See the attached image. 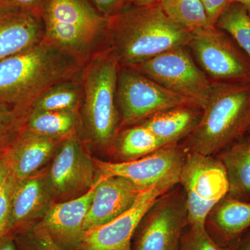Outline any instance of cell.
Listing matches in <instances>:
<instances>
[{"instance_id": "cell-1", "label": "cell", "mask_w": 250, "mask_h": 250, "mask_svg": "<svg viewBox=\"0 0 250 250\" xmlns=\"http://www.w3.org/2000/svg\"><path fill=\"white\" fill-rule=\"evenodd\" d=\"M191 31L174 22L159 3L128 4L108 18L107 46L122 67H131L159 54L187 47Z\"/></svg>"}, {"instance_id": "cell-2", "label": "cell", "mask_w": 250, "mask_h": 250, "mask_svg": "<svg viewBox=\"0 0 250 250\" xmlns=\"http://www.w3.org/2000/svg\"><path fill=\"white\" fill-rule=\"evenodd\" d=\"M83 65L43 39L0 62V104L24 116L41 94L56 83L77 78Z\"/></svg>"}, {"instance_id": "cell-3", "label": "cell", "mask_w": 250, "mask_h": 250, "mask_svg": "<svg viewBox=\"0 0 250 250\" xmlns=\"http://www.w3.org/2000/svg\"><path fill=\"white\" fill-rule=\"evenodd\" d=\"M200 123L186 138L189 152L213 156L248 133L250 83H214Z\"/></svg>"}, {"instance_id": "cell-4", "label": "cell", "mask_w": 250, "mask_h": 250, "mask_svg": "<svg viewBox=\"0 0 250 250\" xmlns=\"http://www.w3.org/2000/svg\"><path fill=\"white\" fill-rule=\"evenodd\" d=\"M40 14L44 40L83 64L99 42L106 40L108 18L89 0H42Z\"/></svg>"}, {"instance_id": "cell-5", "label": "cell", "mask_w": 250, "mask_h": 250, "mask_svg": "<svg viewBox=\"0 0 250 250\" xmlns=\"http://www.w3.org/2000/svg\"><path fill=\"white\" fill-rule=\"evenodd\" d=\"M119 62L111 49L97 51L81 72L85 123L93 139L107 146L116 139L119 113L117 108V83Z\"/></svg>"}, {"instance_id": "cell-6", "label": "cell", "mask_w": 250, "mask_h": 250, "mask_svg": "<svg viewBox=\"0 0 250 250\" xmlns=\"http://www.w3.org/2000/svg\"><path fill=\"white\" fill-rule=\"evenodd\" d=\"M179 184L185 192L188 225L206 228L210 212L229 191L223 163L213 156L189 152L186 155Z\"/></svg>"}, {"instance_id": "cell-7", "label": "cell", "mask_w": 250, "mask_h": 250, "mask_svg": "<svg viewBox=\"0 0 250 250\" xmlns=\"http://www.w3.org/2000/svg\"><path fill=\"white\" fill-rule=\"evenodd\" d=\"M188 48L214 83H250V59L232 38L216 27L191 31Z\"/></svg>"}, {"instance_id": "cell-8", "label": "cell", "mask_w": 250, "mask_h": 250, "mask_svg": "<svg viewBox=\"0 0 250 250\" xmlns=\"http://www.w3.org/2000/svg\"><path fill=\"white\" fill-rule=\"evenodd\" d=\"M188 49L187 47L171 49L129 67L202 109L209 98L212 82Z\"/></svg>"}, {"instance_id": "cell-9", "label": "cell", "mask_w": 250, "mask_h": 250, "mask_svg": "<svg viewBox=\"0 0 250 250\" xmlns=\"http://www.w3.org/2000/svg\"><path fill=\"white\" fill-rule=\"evenodd\" d=\"M117 103L125 125L143 121L169 108L196 106L135 69L122 66L118 71Z\"/></svg>"}, {"instance_id": "cell-10", "label": "cell", "mask_w": 250, "mask_h": 250, "mask_svg": "<svg viewBox=\"0 0 250 250\" xmlns=\"http://www.w3.org/2000/svg\"><path fill=\"white\" fill-rule=\"evenodd\" d=\"M179 177L166 179L143 190L134 205L114 220L83 233L75 250H132L138 227L156 202L179 183Z\"/></svg>"}, {"instance_id": "cell-11", "label": "cell", "mask_w": 250, "mask_h": 250, "mask_svg": "<svg viewBox=\"0 0 250 250\" xmlns=\"http://www.w3.org/2000/svg\"><path fill=\"white\" fill-rule=\"evenodd\" d=\"M187 153L177 143L167 145L136 160L119 163L95 160L100 176H118L143 190L171 177H179Z\"/></svg>"}, {"instance_id": "cell-12", "label": "cell", "mask_w": 250, "mask_h": 250, "mask_svg": "<svg viewBox=\"0 0 250 250\" xmlns=\"http://www.w3.org/2000/svg\"><path fill=\"white\" fill-rule=\"evenodd\" d=\"M188 223L185 200L161 197L140 223L134 250H179Z\"/></svg>"}, {"instance_id": "cell-13", "label": "cell", "mask_w": 250, "mask_h": 250, "mask_svg": "<svg viewBox=\"0 0 250 250\" xmlns=\"http://www.w3.org/2000/svg\"><path fill=\"white\" fill-rule=\"evenodd\" d=\"M95 161L83 150L75 136L62 143L49 172V184L58 194L90 188L96 182Z\"/></svg>"}, {"instance_id": "cell-14", "label": "cell", "mask_w": 250, "mask_h": 250, "mask_svg": "<svg viewBox=\"0 0 250 250\" xmlns=\"http://www.w3.org/2000/svg\"><path fill=\"white\" fill-rule=\"evenodd\" d=\"M143 190L123 177L99 176L93 201L83 223V232L123 214L134 205Z\"/></svg>"}, {"instance_id": "cell-15", "label": "cell", "mask_w": 250, "mask_h": 250, "mask_svg": "<svg viewBox=\"0 0 250 250\" xmlns=\"http://www.w3.org/2000/svg\"><path fill=\"white\" fill-rule=\"evenodd\" d=\"M96 182L82 196L51 206L41 223L36 225L45 230L62 249L75 250L78 246L83 236V223L93 201Z\"/></svg>"}, {"instance_id": "cell-16", "label": "cell", "mask_w": 250, "mask_h": 250, "mask_svg": "<svg viewBox=\"0 0 250 250\" xmlns=\"http://www.w3.org/2000/svg\"><path fill=\"white\" fill-rule=\"evenodd\" d=\"M44 36L40 11L0 1V62L39 43Z\"/></svg>"}, {"instance_id": "cell-17", "label": "cell", "mask_w": 250, "mask_h": 250, "mask_svg": "<svg viewBox=\"0 0 250 250\" xmlns=\"http://www.w3.org/2000/svg\"><path fill=\"white\" fill-rule=\"evenodd\" d=\"M58 140L20 129L4 151L11 175L19 182L34 175L52 155Z\"/></svg>"}, {"instance_id": "cell-18", "label": "cell", "mask_w": 250, "mask_h": 250, "mask_svg": "<svg viewBox=\"0 0 250 250\" xmlns=\"http://www.w3.org/2000/svg\"><path fill=\"white\" fill-rule=\"evenodd\" d=\"M49 192L45 179L34 174L18 182L11 201L8 235L29 228L47 205Z\"/></svg>"}, {"instance_id": "cell-19", "label": "cell", "mask_w": 250, "mask_h": 250, "mask_svg": "<svg viewBox=\"0 0 250 250\" xmlns=\"http://www.w3.org/2000/svg\"><path fill=\"white\" fill-rule=\"evenodd\" d=\"M201 108L194 105L177 106L152 115L141 125L165 145L186 139L200 123Z\"/></svg>"}, {"instance_id": "cell-20", "label": "cell", "mask_w": 250, "mask_h": 250, "mask_svg": "<svg viewBox=\"0 0 250 250\" xmlns=\"http://www.w3.org/2000/svg\"><path fill=\"white\" fill-rule=\"evenodd\" d=\"M215 241L229 246L250 228V203L225 197L210 212L208 218Z\"/></svg>"}, {"instance_id": "cell-21", "label": "cell", "mask_w": 250, "mask_h": 250, "mask_svg": "<svg viewBox=\"0 0 250 250\" xmlns=\"http://www.w3.org/2000/svg\"><path fill=\"white\" fill-rule=\"evenodd\" d=\"M228 174V195L242 200L250 195V133L218 153Z\"/></svg>"}, {"instance_id": "cell-22", "label": "cell", "mask_w": 250, "mask_h": 250, "mask_svg": "<svg viewBox=\"0 0 250 250\" xmlns=\"http://www.w3.org/2000/svg\"><path fill=\"white\" fill-rule=\"evenodd\" d=\"M79 124L78 111L30 110L23 118L21 129L39 136L60 139L73 136Z\"/></svg>"}, {"instance_id": "cell-23", "label": "cell", "mask_w": 250, "mask_h": 250, "mask_svg": "<svg viewBox=\"0 0 250 250\" xmlns=\"http://www.w3.org/2000/svg\"><path fill=\"white\" fill-rule=\"evenodd\" d=\"M83 96L81 80L64 81L52 85L41 94L29 111H78L83 103Z\"/></svg>"}, {"instance_id": "cell-24", "label": "cell", "mask_w": 250, "mask_h": 250, "mask_svg": "<svg viewBox=\"0 0 250 250\" xmlns=\"http://www.w3.org/2000/svg\"><path fill=\"white\" fill-rule=\"evenodd\" d=\"M114 142L124 161L136 160L167 146L141 124L125 129L116 136Z\"/></svg>"}, {"instance_id": "cell-25", "label": "cell", "mask_w": 250, "mask_h": 250, "mask_svg": "<svg viewBox=\"0 0 250 250\" xmlns=\"http://www.w3.org/2000/svg\"><path fill=\"white\" fill-rule=\"evenodd\" d=\"M159 4L171 20L187 30L212 27L200 0H160Z\"/></svg>"}, {"instance_id": "cell-26", "label": "cell", "mask_w": 250, "mask_h": 250, "mask_svg": "<svg viewBox=\"0 0 250 250\" xmlns=\"http://www.w3.org/2000/svg\"><path fill=\"white\" fill-rule=\"evenodd\" d=\"M215 27L231 36L250 59V16L244 6L231 2Z\"/></svg>"}, {"instance_id": "cell-27", "label": "cell", "mask_w": 250, "mask_h": 250, "mask_svg": "<svg viewBox=\"0 0 250 250\" xmlns=\"http://www.w3.org/2000/svg\"><path fill=\"white\" fill-rule=\"evenodd\" d=\"M179 250H230V247L215 241L206 228L188 225L182 235Z\"/></svg>"}, {"instance_id": "cell-28", "label": "cell", "mask_w": 250, "mask_h": 250, "mask_svg": "<svg viewBox=\"0 0 250 250\" xmlns=\"http://www.w3.org/2000/svg\"><path fill=\"white\" fill-rule=\"evenodd\" d=\"M24 116L17 110L0 104V154L4 152L17 136Z\"/></svg>"}, {"instance_id": "cell-29", "label": "cell", "mask_w": 250, "mask_h": 250, "mask_svg": "<svg viewBox=\"0 0 250 250\" xmlns=\"http://www.w3.org/2000/svg\"><path fill=\"white\" fill-rule=\"evenodd\" d=\"M21 232L26 233L25 231ZM19 233V232H18ZM27 243L16 241L18 250H65L53 241L45 230L36 225L31 229Z\"/></svg>"}, {"instance_id": "cell-30", "label": "cell", "mask_w": 250, "mask_h": 250, "mask_svg": "<svg viewBox=\"0 0 250 250\" xmlns=\"http://www.w3.org/2000/svg\"><path fill=\"white\" fill-rule=\"evenodd\" d=\"M18 182L11 174L0 193V239L8 235L11 201Z\"/></svg>"}, {"instance_id": "cell-31", "label": "cell", "mask_w": 250, "mask_h": 250, "mask_svg": "<svg viewBox=\"0 0 250 250\" xmlns=\"http://www.w3.org/2000/svg\"><path fill=\"white\" fill-rule=\"evenodd\" d=\"M205 10L208 22L212 27H215L220 16L228 9L231 0H200Z\"/></svg>"}, {"instance_id": "cell-32", "label": "cell", "mask_w": 250, "mask_h": 250, "mask_svg": "<svg viewBox=\"0 0 250 250\" xmlns=\"http://www.w3.org/2000/svg\"><path fill=\"white\" fill-rule=\"evenodd\" d=\"M105 18H110L121 12L128 4L127 0H89Z\"/></svg>"}, {"instance_id": "cell-33", "label": "cell", "mask_w": 250, "mask_h": 250, "mask_svg": "<svg viewBox=\"0 0 250 250\" xmlns=\"http://www.w3.org/2000/svg\"><path fill=\"white\" fill-rule=\"evenodd\" d=\"M42 1V0H0L1 2L15 7L34 11H40Z\"/></svg>"}, {"instance_id": "cell-34", "label": "cell", "mask_w": 250, "mask_h": 250, "mask_svg": "<svg viewBox=\"0 0 250 250\" xmlns=\"http://www.w3.org/2000/svg\"><path fill=\"white\" fill-rule=\"evenodd\" d=\"M11 175L9 164L5 152L0 154V193L2 191L5 184Z\"/></svg>"}, {"instance_id": "cell-35", "label": "cell", "mask_w": 250, "mask_h": 250, "mask_svg": "<svg viewBox=\"0 0 250 250\" xmlns=\"http://www.w3.org/2000/svg\"><path fill=\"white\" fill-rule=\"evenodd\" d=\"M0 250H18L14 235H6L0 239Z\"/></svg>"}, {"instance_id": "cell-36", "label": "cell", "mask_w": 250, "mask_h": 250, "mask_svg": "<svg viewBox=\"0 0 250 250\" xmlns=\"http://www.w3.org/2000/svg\"><path fill=\"white\" fill-rule=\"evenodd\" d=\"M229 247L230 250H250V234L241 240L237 238Z\"/></svg>"}, {"instance_id": "cell-37", "label": "cell", "mask_w": 250, "mask_h": 250, "mask_svg": "<svg viewBox=\"0 0 250 250\" xmlns=\"http://www.w3.org/2000/svg\"><path fill=\"white\" fill-rule=\"evenodd\" d=\"M160 0H127L130 4H149L153 3H159Z\"/></svg>"}, {"instance_id": "cell-38", "label": "cell", "mask_w": 250, "mask_h": 250, "mask_svg": "<svg viewBox=\"0 0 250 250\" xmlns=\"http://www.w3.org/2000/svg\"><path fill=\"white\" fill-rule=\"evenodd\" d=\"M232 2H237L244 6L250 16V0H231Z\"/></svg>"}, {"instance_id": "cell-39", "label": "cell", "mask_w": 250, "mask_h": 250, "mask_svg": "<svg viewBox=\"0 0 250 250\" xmlns=\"http://www.w3.org/2000/svg\"><path fill=\"white\" fill-rule=\"evenodd\" d=\"M248 133H250V126L249 131H248Z\"/></svg>"}]
</instances>
